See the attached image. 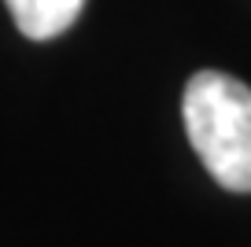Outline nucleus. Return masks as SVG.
<instances>
[{
	"label": "nucleus",
	"instance_id": "f257e3e1",
	"mask_svg": "<svg viewBox=\"0 0 251 247\" xmlns=\"http://www.w3.org/2000/svg\"><path fill=\"white\" fill-rule=\"evenodd\" d=\"M192 151L226 192L251 196V89L222 70H200L181 96Z\"/></svg>",
	"mask_w": 251,
	"mask_h": 247
},
{
	"label": "nucleus",
	"instance_id": "f03ea898",
	"mask_svg": "<svg viewBox=\"0 0 251 247\" xmlns=\"http://www.w3.org/2000/svg\"><path fill=\"white\" fill-rule=\"evenodd\" d=\"M15 19L19 33L30 41H52L63 30H71L81 15L85 0H4Z\"/></svg>",
	"mask_w": 251,
	"mask_h": 247
}]
</instances>
